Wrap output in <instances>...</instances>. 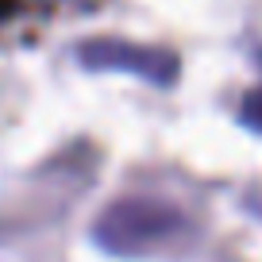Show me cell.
<instances>
[{"label": "cell", "mask_w": 262, "mask_h": 262, "mask_svg": "<svg viewBox=\"0 0 262 262\" xmlns=\"http://www.w3.org/2000/svg\"><path fill=\"white\" fill-rule=\"evenodd\" d=\"M77 54L89 70H120V74H135L150 85H170L181 70L170 50L139 47V42H123V39H93Z\"/></svg>", "instance_id": "cell-2"}, {"label": "cell", "mask_w": 262, "mask_h": 262, "mask_svg": "<svg viewBox=\"0 0 262 262\" xmlns=\"http://www.w3.org/2000/svg\"><path fill=\"white\" fill-rule=\"evenodd\" d=\"M239 116H243V123H247L251 131H262V85H258V89H251V93L243 97Z\"/></svg>", "instance_id": "cell-3"}, {"label": "cell", "mask_w": 262, "mask_h": 262, "mask_svg": "<svg viewBox=\"0 0 262 262\" xmlns=\"http://www.w3.org/2000/svg\"><path fill=\"white\" fill-rule=\"evenodd\" d=\"M185 228L181 212L170 201H155V196H123L112 201L93 224V239L104 247L108 254H147L170 243L178 231Z\"/></svg>", "instance_id": "cell-1"}]
</instances>
